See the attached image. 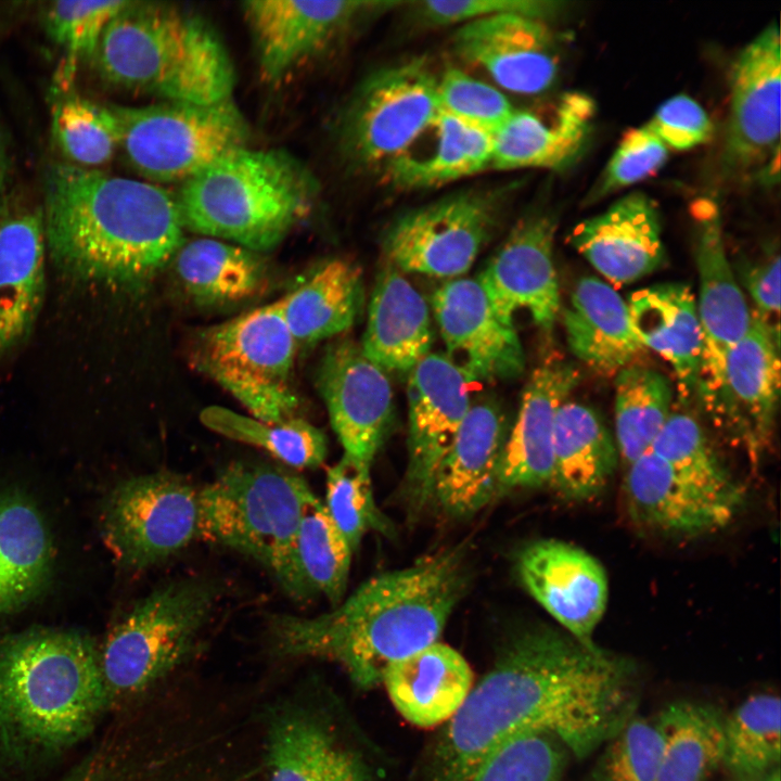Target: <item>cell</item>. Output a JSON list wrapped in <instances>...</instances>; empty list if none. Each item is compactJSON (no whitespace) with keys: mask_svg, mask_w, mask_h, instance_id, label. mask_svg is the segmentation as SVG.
<instances>
[{"mask_svg":"<svg viewBox=\"0 0 781 781\" xmlns=\"http://www.w3.org/2000/svg\"><path fill=\"white\" fill-rule=\"evenodd\" d=\"M668 150L646 125L627 131L586 201L601 200L652 175L665 164Z\"/></svg>","mask_w":781,"mask_h":781,"instance_id":"obj_52","label":"cell"},{"mask_svg":"<svg viewBox=\"0 0 781 781\" xmlns=\"http://www.w3.org/2000/svg\"><path fill=\"white\" fill-rule=\"evenodd\" d=\"M190 349L193 367L251 417L274 423L296 417L293 371L298 349L279 299L200 331Z\"/></svg>","mask_w":781,"mask_h":781,"instance_id":"obj_10","label":"cell"},{"mask_svg":"<svg viewBox=\"0 0 781 781\" xmlns=\"http://www.w3.org/2000/svg\"><path fill=\"white\" fill-rule=\"evenodd\" d=\"M555 217L542 212L522 217L477 279L498 319L514 327L520 311L550 332L560 311L553 264Z\"/></svg>","mask_w":781,"mask_h":781,"instance_id":"obj_18","label":"cell"},{"mask_svg":"<svg viewBox=\"0 0 781 781\" xmlns=\"http://www.w3.org/2000/svg\"><path fill=\"white\" fill-rule=\"evenodd\" d=\"M279 300L297 349L311 347L355 322L361 303L360 270L345 259L327 260Z\"/></svg>","mask_w":781,"mask_h":781,"instance_id":"obj_40","label":"cell"},{"mask_svg":"<svg viewBox=\"0 0 781 781\" xmlns=\"http://www.w3.org/2000/svg\"><path fill=\"white\" fill-rule=\"evenodd\" d=\"M89 62L121 90L199 105L232 100L234 68L219 36L200 17L164 4L128 1Z\"/></svg>","mask_w":781,"mask_h":781,"instance_id":"obj_5","label":"cell"},{"mask_svg":"<svg viewBox=\"0 0 781 781\" xmlns=\"http://www.w3.org/2000/svg\"><path fill=\"white\" fill-rule=\"evenodd\" d=\"M101 529L121 564L161 563L200 539V487L169 472L126 479L107 498Z\"/></svg>","mask_w":781,"mask_h":781,"instance_id":"obj_15","label":"cell"},{"mask_svg":"<svg viewBox=\"0 0 781 781\" xmlns=\"http://www.w3.org/2000/svg\"><path fill=\"white\" fill-rule=\"evenodd\" d=\"M516 568L525 589L571 637L597 645L592 635L606 610L609 581L596 558L571 543L543 539L521 550Z\"/></svg>","mask_w":781,"mask_h":781,"instance_id":"obj_24","label":"cell"},{"mask_svg":"<svg viewBox=\"0 0 781 781\" xmlns=\"http://www.w3.org/2000/svg\"><path fill=\"white\" fill-rule=\"evenodd\" d=\"M317 498L291 471L232 463L200 487V538L246 555L274 574Z\"/></svg>","mask_w":781,"mask_h":781,"instance_id":"obj_9","label":"cell"},{"mask_svg":"<svg viewBox=\"0 0 781 781\" xmlns=\"http://www.w3.org/2000/svg\"><path fill=\"white\" fill-rule=\"evenodd\" d=\"M62 781H204L191 742L163 720L127 712Z\"/></svg>","mask_w":781,"mask_h":781,"instance_id":"obj_26","label":"cell"},{"mask_svg":"<svg viewBox=\"0 0 781 781\" xmlns=\"http://www.w3.org/2000/svg\"><path fill=\"white\" fill-rule=\"evenodd\" d=\"M42 212L11 207L0 217V356L31 330L44 293Z\"/></svg>","mask_w":781,"mask_h":781,"instance_id":"obj_31","label":"cell"},{"mask_svg":"<svg viewBox=\"0 0 781 781\" xmlns=\"http://www.w3.org/2000/svg\"><path fill=\"white\" fill-rule=\"evenodd\" d=\"M438 78L414 59L372 73L347 105L341 138L347 156L366 168L386 166L440 114Z\"/></svg>","mask_w":781,"mask_h":781,"instance_id":"obj_13","label":"cell"},{"mask_svg":"<svg viewBox=\"0 0 781 781\" xmlns=\"http://www.w3.org/2000/svg\"><path fill=\"white\" fill-rule=\"evenodd\" d=\"M110 706L100 653L87 636L36 629L0 639V745L11 756L73 746Z\"/></svg>","mask_w":781,"mask_h":781,"instance_id":"obj_4","label":"cell"},{"mask_svg":"<svg viewBox=\"0 0 781 781\" xmlns=\"http://www.w3.org/2000/svg\"><path fill=\"white\" fill-rule=\"evenodd\" d=\"M656 720L663 737L658 781H706L722 765L725 715L717 707L678 701Z\"/></svg>","mask_w":781,"mask_h":781,"instance_id":"obj_42","label":"cell"},{"mask_svg":"<svg viewBox=\"0 0 781 781\" xmlns=\"http://www.w3.org/2000/svg\"><path fill=\"white\" fill-rule=\"evenodd\" d=\"M578 382L577 368L556 358L533 371L502 450L498 495L550 484L556 412Z\"/></svg>","mask_w":781,"mask_h":781,"instance_id":"obj_27","label":"cell"},{"mask_svg":"<svg viewBox=\"0 0 781 781\" xmlns=\"http://www.w3.org/2000/svg\"><path fill=\"white\" fill-rule=\"evenodd\" d=\"M313 191L285 153L242 146L183 182L176 200L183 228L259 253L286 236Z\"/></svg>","mask_w":781,"mask_h":781,"instance_id":"obj_6","label":"cell"},{"mask_svg":"<svg viewBox=\"0 0 781 781\" xmlns=\"http://www.w3.org/2000/svg\"><path fill=\"white\" fill-rule=\"evenodd\" d=\"M468 576L460 547L379 574L327 613L272 616L271 652L336 663L355 686L372 688L388 664L439 641Z\"/></svg>","mask_w":781,"mask_h":781,"instance_id":"obj_2","label":"cell"},{"mask_svg":"<svg viewBox=\"0 0 781 781\" xmlns=\"http://www.w3.org/2000/svg\"><path fill=\"white\" fill-rule=\"evenodd\" d=\"M110 106L119 149L152 183H183L222 155L245 146L246 123L232 100L210 105L163 101Z\"/></svg>","mask_w":781,"mask_h":781,"instance_id":"obj_11","label":"cell"},{"mask_svg":"<svg viewBox=\"0 0 781 781\" xmlns=\"http://www.w3.org/2000/svg\"><path fill=\"white\" fill-rule=\"evenodd\" d=\"M507 417L492 399L471 402L434 477L432 503L450 517H469L498 495V473L508 436Z\"/></svg>","mask_w":781,"mask_h":781,"instance_id":"obj_28","label":"cell"},{"mask_svg":"<svg viewBox=\"0 0 781 781\" xmlns=\"http://www.w3.org/2000/svg\"><path fill=\"white\" fill-rule=\"evenodd\" d=\"M645 125L668 149L678 151L705 143L714 130L705 110L687 94L666 100Z\"/></svg>","mask_w":781,"mask_h":781,"instance_id":"obj_54","label":"cell"},{"mask_svg":"<svg viewBox=\"0 0 781 781\" xmlns=\"http://www.w3.org/2000/svg\"><path fill=\"white\" fill-rule=\"evenodd\" d=\"M779 331L757 311L727 353L721 390L712 414L747 451L753 466L771 437L780 389Z\"/></svg>","mask_w":781,"mask_h":781,"instance_id":"obj_21","label":"cell"},{"mask_svg":"<svg viewBox=\"0 0 781 781\" xmlns=\"http://www.w3.org/2000/svg\"><path fill=\"white\" fill-rule=\"evenodd\" d=\"M404 1L252 0L244 3L260 71L278 82L321 51L355 17L387 10Z\"/></svg>","mask_w":781,"mask_h":781,"instance_id":"obj_25","label":"cell"},{"mask_svg":"<svg viewBox=\"0 0 781 781\" xmlns=\"http://www.w3.org/2000/svg\"><path fill=\"white\" fill-rule=\"evenodd\" d=\"M351 554L347 540L317 498L305 511L289 553L273 576L296 600L322 594L335 606L346 591Z\"/></svg>","mask_w":781,"mask_h":781,"instance_id":"obj_39","label":"cell"},{"mask_svg":"<svg viewBox=\"0 0 781 781\" xmlns=\"http://www.w3.org/2000/svg\"><path fill=\"white\" fill-rule=\"evenodd\" d=\"M217 594L200 579L166 582L112 629L99 652L111 706L125 707L174 680L199 651Z\"/></svg>","mask_w":781,"mask_h":781,"instance_id":"obj_8","label":"cell"},{"mask_svg":"<svg viewBox=\"0 0 781 781\" xmlns=\"http://www.w3.org/2000/svg\"><path fill=\"white\" fill-rule=\"evenodd\" d=\"M11 155L5 129L0 120V217L9 206Z\"/></svg>","mask_w":781,"mask_h":781,"instance_id":"obj_56","label":"cell"},{"mask_svg":"<svg viewBox=\"0 0 781 781\" xmlns=\"http://www.w3.org/2000/svg\"><path fill=\"white\" fill-rule=\"evenodd\" d=\"M746 289L756 304V311L769 319L780 310V257L776 255L767 263L751 269L746 277Z\"/></svg>","mask_w":781,"mask_h":781,"instance_id":"obj_55","label":"cell"},{"mask_svg":"<svg viewBox=\"0 0 781 781\" xmlns=\"http://www.w3.org/2000/svg\"><path fill=\"white\" fill-rule=\"evenodd\" d=\"M426 148L410 146L385 166L396 188L421 190L491 168L494 135L440 112L428 128Z\"/></svg>","mask_w":781,"mask_h":781,"instance_id":"obj_37","label":"cell"},{"mask_svg":"<svg viewBox=\"0 0 781 781\" xmlns=\"http://www.w3.org/2000/svg\"><path fill=\"white\" fill-rule=\"evenodd\" d=\"M594 113L592 99L575 91L559 99L550 117L515 110L494 133L491 168H568L589 143Z\"/></svg>","mask_w":781,"mask_h":781,"instance_id":"obj_30","label":"cell"},{"mask_svg":"<svg viewBox=\"0 0 781 781\" xmlns=\"http://www.w3.org/2000/svg\"><path fill=\"white\" fill-rule=\"evenodd\" d=\"M780 697L771 693L751 695L725 716L722 765L737 781L780 768Z\"/></svg>","mask_w":781,"mask_h":781,"instance_id":"obj_46","label":"cell"},{"mask_svg":"<svg viewBox=\"0 0 781 781\" xmlns=\"http://www.w3.org/2000/svg\"><path fill=\"white\" fill-rule=\"evenodd\" d=\"M51 568V539L37 507L17 490L0 494V614L37 598Z\"/></svg>","mask_w":781,"mask_h":781,"instance_id":"obj_36","label":"cell"},{"mask_svg":"<svg viewBox=\"0 0 781 781\" xmlns=\"http://www.w3.org/2000/svg\"><path fill=\"white\" fill-rule=\"evenodd\" d=\"M381 683L407 721L432 728L448 722L462 706L473 673L457 650L437 641L388 664Z\"/></svg>","mask_w":781,"mask_h":781,"instance_id":"obj_32","label":"cell"},{"mask_svg":"<svg viewBox=\"0 0 781 781\" xmlns=\"http://www.w3.org/2000/svg\"><path fill=\"white\" fill-rule=\"evenodd\" d=\"M41 212L54 261L86 282H144L184 242L177 200L165 189L68 163L48 168Z\"/></svg>","mask_w":781,"mask_h":781,"instance_id":"obj_3","label":"cell"},{"mask_svg":"<svg viewBox=\"0 0 781 781\" xmlns=\"http://www.w3.org/2000/svg\"><path fill=\"white\" fill-rule=\"evenodd\" d=\"M744 781H780V768H776L761 777Z\"/></svg>","mask_w":781,"mask_h":781,"instance_id":"obj_57","label":"cell"},{"mask_svg":"<svg viewBox=\"0 0 781 781\" xmlns=\"http://www.w3.org/2000/svg\"><path fill=\"white\" fill-rule=\"evenodd\" d=\"M693 208L699 273L696 308L703 336L696 390L712 412L721 390L727 353L746 333L751 311L726 254L717 207L704 200Z\"/></svg>","mask_w":781,"mask_h":781,"instance_id":"obj_19","label":"cell"},{"mask_svg":"<svg viewBox=\"0 0 781 781\" xmlns=\"http://www.w3.org/2000/svg\"><path fill=\"white\" fill-rule=\"evenodd\" d=\"M454 49L501 88L517 94L548 91L556 81L561 52L546 21L505 13L462 24Z\"/></svg>","mask_w":781,"mask_h":781,"instance_id":"obj_23","label":"cell"},{"mask_svg":"<svg viewBox=\"0 0 781 781\" xmlns=\"http://www.w3.org/2000/svg\"><path fill=\"white\" fill-rule=\"evenodd\" d=\"M627 513L656 534L696 537L728 526L744 494L699 422L671 413L652 446L627 466Z\"/></svg>","mask_w":781,"mask_h":781,"instance_id":"obj_7","label":"cell"},{"mask_svg":"<svg viewBox=\"0 0 781 781\" xmlns=\"http://www.w3.org/2000/svg\"><path fill=\"white\" fill-rule=\"evenodd\" d=\"M360 343L340 340L324 351L317 386L344 453L371 465L394 419L389 379Z\"/></svg>","mask_w":781,"mask_h":781,"instance_id":"obj_17","label":"cell"},{"mask_svg":"<svg viewBox=\"0 0 781 781\" xmlns=\"http://www.w3.org/2000/svg\"><path fill=\"white\" fill-rule=\"evenodd\" d=\"M566 752L549 733H521L491 752L468 781H561Z\"/></svg>","mask_w":781,"mask_h":781,"instance_id":"obj_48","label":"cell"},{"mask_svg":"<svg viewBox=\"0 0 781 781\" xmlns=\"http://www.w3.org/2000/svg\"><path fill=\"white\" fill-rule=\"evenodd\" d=\"M73 80L56 74L51 88L52 139L68 164L95 169L119 149L116 119L110 105L76 92Z\"/></svg>","mask_w":781,"mask_h":781,"instance_id":"obj_43","label":"cell"},{"mask_svg":"<svg viewBox=\"0 0 781 781\" xmlns=\"http://www.w3.org/2000/svg\"><path fill=\"white\" fill-rule=\"evenodd\" d=\"M636 704L628 661L529 628L505 644L447 722L427 781H468L491 752L525 732L549 733L584 758L622 729Z\"/></svg>","mask_w":781,"mask_h":781,"instance_id":"obj_1","label":"cell"},{"mask_svg":"<svg viewBox=\"0 0 781 781\" xmlns=\"http://www.w3.org/2000/svg\"><path fill=\"white\" fill-rule=\"evenodd\" d=\"M673 389L662 373L627 366L615 380V432L618 456L628 466L652 446L669 419Z\"/></svg>","mask_w":781,"mask_h":781,"instance_id":"obj_44","label":"cell"},{"mask_svg":"<svg viewBox=\"0 0 781 781\" xmlns=\"http://www.w3.org/2000/svg\"><path fill=\"white\" fill-rule=\"evenodd\" d=\"M505 192L461 191L401 214L383 238L388 263L401 272L459 278L494 234Z\"/></svg>","mask_w":781,"mask_h":781,"instance_id":"obj_14","label":"cell"},{"mask_svg":"<svg viewBox=\"0 0 781 781\" xmlns=\"http://www.w3.org/2000/svg\"><path fill=\"white\" fill-rule=\"evenodd\" d=\"M415 16L428 26L465 24L478 18L515 13L547 22L563 2L550 0H427L408 1Z\"/></svg>","mask_w":781,"mask_h":781,"instance_id":"obj_53","label":"cell"},{"mask_svg":"<svg viewBox=\"0 0 781 781\" xmlns=\"http://www.w3.org/2000/svg\"><path fill=\"white\" fill-rule=\"evenodd\" d=\"M200 421L208 430L260 448L292 468L316 469L328 453L324 433L298 417L274 423L208 406L201 411Z\"/></svg>","mask_w":781,"mask_h":781,"instance_id":"obj_45","label":"cell"},{"mask_svg":"<svg viewBox=\"0 0 781 781\" xmlns=\"http://www.w3.org/2000/svg\"><path fill=\"white\" fill-rule=\"evenodd\" d=\"M781 43L777 23L759 33L738 55L731 72L724 158L746 171L779 159Z\"/></svg>","mask_w":781,"mask_h":781,"instance_id":"obj_20","label":"cell"},{"mask_svg":"<svg viewBox=\"0 0 781 781\" xmlns=\"http://www.w3.org/2000/svg\"><path fill=\"white\" fill-rule=\"evenodd\" d=\"M438 99L441 112L492 135L515 111L500 90L454 67L438 79Z\"/></svg>","mask_w":781,"mask_h":781,"instance_id":"obj_51","label":"cell"},{"mask_svg":"<svg viewBox=\"0 0 781 781\" xmlns=\"http://www.w3.org/2000/svg\"><path fill=\"white\" fill-rule=\"evenodd\" d=\"M370 466L344 453L327 472L323 504L353 552L369 530L392 532L375 503Z\"/></svg>","mask_w":781,"mask_h":781,"instance_id":"obj_47","label":"cell"},{"mask_svg":"<svg viewBox=\"0 0 781 781\" xmlns=\"http://www.w3.org/2000/svg\"><path fill=\"white\" fill-rule=\"evenodd\" d=\"M172 260L183 291L201 305L236 304L266 285L267 269L258 253L218 239L183 242Z\"/></svg>","mask_w":781,"mask_h":781,"instance_id":"obj_41","label":"cell"},{"mask_svg":"<svg viewBox=\"0 0 781 781\" xmlns=\"http://www.w3.org/2000/svg\"><path fill=\"white\" fill-rule=\"evenodd\" d=\"M430 312L420 292L388 263L376 278L369 303L360 343L363 353L386 372L409 373L431 353Z\"/></svg>","mask_w":781,"mask_h":781,"instance_id":"obj_33","label":"cell"},{"mask_svg":"<svg viewBox=\"0 0 781 781\" xmlns=\"http://www.w3.org/2000/svg\"><path fill=\"white\" fill-rule=\"evenodd\" d=\"M662 743L656 717L633 715L605 743L592 781H658Z\"/></svg>","mask_w":781,"mask_h":781,"instance_id":"obj_49","label":"cell"},{"mask_svg":"<svg viewBox=\"0 0 781 781\" xmlns=\"http://www.w3.org/2000/svg\"><path fill=\"white\" fill-rule=\"evenodd\" d=\"M408 374V464L402 496L417 514L432 503L436 470L470 409V381L445 354L437 353H430Z\"/></svg>","mask_w":781,"mask_h":781,"instance_id":"obj_16","label":"cell"},{"mask_svg":"<svg viewBox=\"0 0 781 781\" xmlns=\"http://www.w3.org/2000/svg\"><path fill=\"white\" fill-rule=\"evenodd\" d=\"M563 324L572 353L601 373L618 372L644 349L632 328L627 302L592 277L575 285Z\"/></svg>","mask_w":781,"mask_h":781,"instance_id":"obj_35","label":"cell"},{"mask_svg":"<svg viewBox=\"0 0 781 781\" xmlns=\"http://www.w3.org/2000/svg\"><path fill=\"white\" fill-rule=\"evenodd\" d=\"M627 306L640 343L671 366L679 396L686 402L697 388L703 354L692 290L682 283L648 286L631 293Z\"/></svg>","mask_w":781,"mask_h":781,"instance_id":"obj_34","label":"cell"},{"mask_svg":"<svg viewBox=\"0 0 781 781\" xmlns=\"http://www.w3.org/2000/svg\"><path fill=\"white\" fill-rule=\"evenodd\" d=\"M432 308L446 356L470 382L515 379L525 356L515 328L496 316L477 278H456L438 287Z\"/></svg>","mask_w":781,"mask_h":781,"instance_id":"obj_22","label":"cell"},{"mask_svg":"<svg viewBox=\"0 0 781 781\" xmlns=\"http://www.w3.org/2000/svg\"><path fill=\"white\" fill-rule=\"evenodd\" d=\"M320 687L307 680L258 703L264 781H373Z\"/></svg>","mask_w":781,"mask_h":781,"instance_id":"obj_12","label":"cell"},{"mask_svg":"<svg viewBox=\"0 0 781 781\" xmlns=\"http://www.w3.org/2000/svg\"><path fill=\"white\" fill-rule=\"evenodd\" d=\"M126 0H77L49 2L41 12L48 37L66 53V67L76 71L78 61H90L108 21Z\"/></svg>","mask_w":781,"mask_h":781,"instance_id":"obj_50","label":"cell"},{"mask_svg":"<svg viewBox=\"0 0 781 781\" xmlns=\"http://www.w3.org/2000/svg\"><path fill=\"white\" fill-rule=\"evenodd\" d=\"M569 239L574 248L615 284L651 273L665 257L657 207L642 192L628 193L580 221Z\"/></svg>","mask_w":781,"mask_h":781,"instance_id":"obj_29","label":"cell"},{"mask_svg":"<svg viewBox=\"0 0 781 781\" xmlns=\"http://www.w3.org/2000/svg\"><path fill=\"white\" fill-rule=\"evenodd\" d=\"M617 461L616 444L598 414L581 404L565 401L554 422L549 485L565 499L590 500L605 488Z\"/></svg>","mask_w":781,"mask_h":781,"instance_id":"obj_38","label":"cell"}]
</instances>
